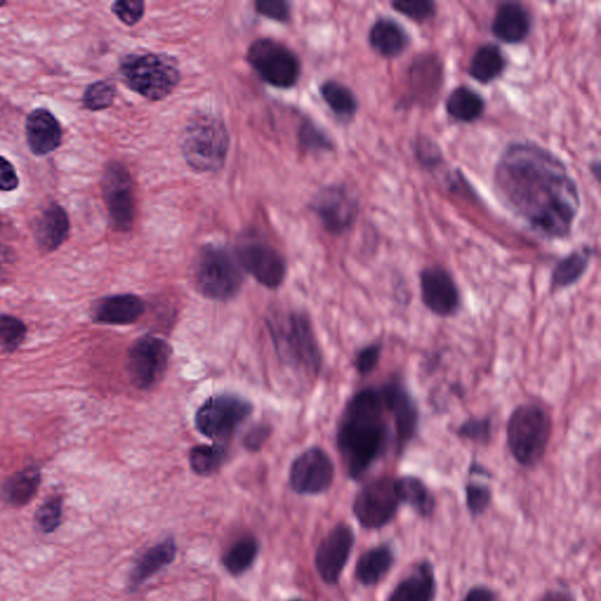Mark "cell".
Returning a JSON list of instances; mask_svg holds the SVG:
<instances>
[{
    "instance_id": "cell-21",
    "label": "cell",
    "mask_w": 601,
    "mask_h": 601,
    "mask_svg": "<svg viewBox=\"0 0 601 601\" xmlns=\"http://www.w3.org/2000/svg\"><path fill=\"white\" fill-rule=\"evenodd\" d=\"M25 130L27 145L37 157H44L62 145L63 128L45 108H37L27 116Z\"/></svg>"
},
{
    "instance_id": "cell-18",
    "label": "cell",
    "mask_w": 601,
    "mask_h": 601,
    "mask_svg": "<svg viewBox=\"0 0 601 601\" xmlns=\"http://www.w3.org/2000/svg\"><path fill=\"white\" fill-rule=\"evenodd\" d=\"M421 295L424 306L432 314L449 317L461 308V294L449 270L441 266H431L420 274Z\"/></svg>"
},
{
    "instance_id": "cell-36",
    "label": "cell",
    "mask_w": 601,
    "mask_h": 601,
    "mask_svg": "<svg viewBox=\"0 0 601 601\" xmlns=\"http://www.w3.org/2000/svg\"><path fill=\"white\" fill-rule=\"evenodd\" d=\"M27 328L18 317L0 314V348L13 353L26 339Z\"/></svg>"
},
{
    "instance_id": "cell-23",
    "label": "cell",
    "mask_w": 601,
    "mask_h": 601,
    "mask_svg": "<svg viewBox=\"0 0 601 601\" xmlns=\"http://www.w3.org/2000/svg\"><path fill=\"white\" fill-rule=\"evenodd\" d=\"M32 229L40 251L51 253L69 238L70 219L62 206L51 204L37 216Z\"/></svg>"
},
{
    "instance_id": "cell-53",
    "label": "cell",
    "mask_w": 601,
    "mask_h": 601,
    "mask_svg": "<svg viewBox=\"0 0 601 601\" xmlns=\"http://www.w3.org/2000/svg\"><path fill=\"white\" fill-rule=\"evenodd\" d=\"M4 278H5V273H4V270L2 268V265H0V283L3 282Z\"/></svg>"
},
{
    "instance_id": "cell-19",
    "label": "cell",
    "mask_w": 601,
    "mask_h": 601,
    "mask_svg": "<svg viewBox=\"0 0 601 601\" xmlns=\"http://www.w3.org/2000/svg\"><path fill=\"white\" fill-rule=\"evenodd\" d=\"M444 84V66L434 53H423L408 70L407 104L430 105L440 96Z\"/></svg>"
},
{
    "instance_id": "cell-16",
    "label": "cell",
    "mask_w": 601,
    "mask_h": 601,
    "mask_svg": "<svg viewBox=\"0 0 601 601\" xmlns=\"http://www.w3.org/2000/svg\"><path fill=\"white\" fill-rule=\"evenodd\" d=\"M354 545L355 533L348 524H337L324 537L315 553V567L324 583L339 584Z\"/></svg>"
},
{
    "instance_id": "cell-40",
    "label": "cell",
    "mask_w": 601,
    "mask_h": 601,
    "mask_svg": "<svg viewBox=\"0 0 601 601\" xmlns=\"http://www.w3.org/2000/svg\"><path fill=\"white\" fill-rule=\"evenodd\" d=\"M414 153L417 161L430 171H435L443 164V152L440 145L427 135H421L415 139Z\"/></svg>"
},
{
    "instance_id": "cell-49",
    "label": "cell",
    "mask_w": 601,
    "mask_h": 601,
    "mask_svg": "<svg viewBox=\"0 0 601 601\" xmlns=\"http://www.w3.org/2000/svg\"><path fill=\"white\" fill-rule=\"evenodd\" d=\"M496 593L488 586L478 585L472 587L465 596L464 601H496Z\"/></svg>"
},
{
    "instance_id": "cell-5",
    "label": "cell",
    "mask_w": 601,
    "mask_h": 601,
    "mask_svg": "<svg viewBox=\"0 0 601 601\" xmlns=\"http://www.w3.org/2000/svg\"><path fill=\"white\" fill-rule=\"evenodd\" d=\"M182 153L195 171L216 172L224 166L229 137L224 123L211 116L189 121L182 134Z\"/></svg>"
},
{
    "instance_id": "cell-45",
    "label": "cell",
    "mask_w": 601,
    "mask_h": 601,
    "mask_svg": "<svg viewBox=\"0 0 601 601\" xmlns=\"http://www.w3.org/2000/svg\"><path fill=\"white\" fill-rule=\"evenodd\" d=\"M112 11L121 22L128 26H133L143 18L145 13V4L140 0H130V2H117L112 5Z\"/></svg>"
},
{
    "instance_id": "cell-4",
    "label": "cell",
    "mask_w": 601,
    "mask_h": 601,
    "mask_svg": "<svg viewBox=\"0 0 601 601\" xmlns=\"http://www.w3.org/2000/svg\"><path fill=\"white\" fill-rule=\"evenodd\" d=\"M552 420L536 403L519 405L509 418L506 440L513 458L525 468L542 461L551 440Z\"/></svg>"
},
{
    "instance_id": "cell-33",
    "label": "cell",
    "mask_w": 601,
    "mask_h": 601,
    "mask_svg": "<svg viewBox=\"0 0 601 601\" xmlns=\"http://www.w3.org/2000/svg\"><path fill=\"white\" fill-rule=\"evenodd\" d=\"M321 94L337 118L349 121L359 111V99L348 86L336 80H328L321 86Z\"/></svg>"
},
{
    "instance_id": "cell-13",
    "label": "cell",
    "mask_w": 601,
    "mask_h": 601,
    "mask_svg": "<svg viewBox=\"0 0 601 601\" xmlns=\"http://www.w3.org/2000/svg\"><path fill=\"white\" fill-rule=\"evenodd\" d=\"M334 478L332 458L321 448H310L293 462L289 484L296 494L320 495L332 488Z\"/></svg>"
},
{
    "instance_id": "cell-37",
    "label": "cell",
    "mask_w": 601,
    "mask_h": 601,
    "mask_svg": "<svg viewBox=\"0 0 601 601\" xmlns=\"http://www.w3.org/2000/svg\"><path fill=\"white\" fill-rule=\"evenodd\" d=\"M64 499L62 496L54 495L47 498L36 512L35 523L37 529L42 533H52L59 528L63 519Z\"/></svg>"
},
{
    "instance_id": "cell-30",
    "label": "cell",
    "mask_w": 601,
    "mask_h": 601,
    "mask_svg": "<svg viewBox=\"0 0 601 601\" xmlns=\"http://www.w3.org/2000/svg\"><path fill=\"white\" fill-rule=\"evenodd\" d=\"M40 483L42 474L39 468L27 467L6 479L2 488V499L13 508H22L36 497Z\"/></svg>"
},
{
    "instance_id": "cell-12",
    "label": "cell",
    "mask_w": 601,
    "mask_h": 601,
    "mask_svg": "<svg viewBox=\"0 0 601 601\" xmlns=\"http://www.w3.org/2000/svg\"><path fill=\"white\" fill-rule=\"evenodd\" d=\"M313 208L327 232L342 235L359 218L360 200L347 186L332 185L316 195Z\"/></svg>"
},
{
    "instance_id": "cell-38",
    "label": "cell",
    "mask_w": 601,
    "mask_h": 601,
    "mask_svg": "<svg viewBox=\"0 0 601 601\" xmlns=\"http://www.w3.org/2000/svg\"><path fill=\"white\" fill-rule=\"evenodd\" d=\"M117 87L110 80H100L87 87L83 103L87 110L103 111L113 105L116 99Z\"/></svg>"
},
{
    "instance_id": "cell-26",
    "label": "cell",
    "mask_w": 601,
    "mask_h": 601,
    "mask_svg": "<svg viewBox=\"0 0 601 601\" xmlns=\"http://www.w3.org/2000/svg\"><path fill=\"white\" fill-rule=\"evenodd\" d=\"M178 546L173 537H168L155 544L138 557L131 571L130 589L133 591L157 575L165 567L171 565L177 557Z\"/></svg>"
},
{
    "instance_id": "cell-8",
    "label": "cell",
    "mask_w": 601,
    "mask_h": 601,
    "mask_svg": "<svg viewBox=\"0 0 601 601\" xmlns=\"http://www.w3.org/2000/svg\"><path fill=\"white\" fill-rule=\"evenodd\" d=\"M253 413V405L239 395L209 397L195 414V427L213 441H226Z\"/></svg>"
},
{
    "instance_id": "cell-3",
    "label": "cell",
    "mask_w": 601,
    "mask_h": 601,
    "mask_svg": "<svg viewBox=\"0 0 601 601\" xmlns=\"http://www.w3.org/2000/svg\"><path fill=\"white\" fill-rule=\"evenodd\" d=\"M267 326L281 361L307 375L320 373L321 350L312 322L306 314L290 312L272 315Z\"/></svg>"
},
{
    "instance_id": "cell-39",
    "label": "cell",
    "mask_w": 601,
    "mask_h": 601,
    "mask_svg": "<svg viewBox=\"0 0 601 601\" xmlns=\"http://www.w3.org/2000/svg\"><path fill=\"white\" fill-rule=\"evenodd\" d=\"M391 8L418 24L427 23L437 15L434 0H394Z\"/></svg>"
},
{
    "instance_id": "cell-42",
    "label": "cell",
    "mask_w": 601,
    "mask_h": 601,
    "mask_svg": "<svg viewBox=\"0 0 601 601\" xmlns=\"http://www.w3.org/2000/svg\"><path fill=\"white\" fill-rule=\"evenodd\" d=\"M458 435L471 442L486 444L492 436L491 418H469L458 429Z\"/></svg>"
},
{
    "instance_id": "cell-44",
    "label": "cell",
    "mask_w": 601,
    "mask_h": 601,
    "mask_svg": "<svg viewBox=\"0 0 601 601\" xmlns=\"http://www.w3.org/2000/svg\"><path fill=\"white\" fill-rule=\"evenodd\" d=\"M382 350L383 344L380 342L371 343L369 346L362 348L357 353L355 359L357 373L361 376L369 375L377 367L378 362H380Z\"/></svg>"
},
{
    "instance_id": "cell-50",
    "label": "cell",
    "mask_w": 601,
    "mask_h": 601,
    "mask_svg": "<svg viewBox=\"0 0 601 601\" xmlns=\"http://www.w3.org/2000/svg\"><path fill=\"white\" fill-rule=\"evenodd\" d=\"M540 601H576V598L569 591L552 590L546 592Z\"/></svg>"
},
{
    "instance_id": "cell-2",
    "label": "cell",
    "mask_w": 601,
    "mask_h": 601,
    "mask_svg": "<svg viewBox=\"0 0 601 601\" xmlns=\"http://www.w3.org/2000/svg\"><path fill=\"white\" fill-rule=\"evenodd\" d=\"M387 414L381 390L374 387L356 393L344 409L336 441L344 469L353 481H360L387 451Z\"/></svg>"
},
{
    "instance_id": "cell-20",
    "label": "cell",
    "mask_w": 601,
    "mask_h": 601,
    "mask_svg": "<svg viewBox=\"0 0 601 601\" xmlns=\"http://www.w3.org/2000/svg\"><path fill=\"white\" fill-rule=\"evenodd\" d=\"M533 17L529 8L519 2H503L498 5L491 23V33L499 42L522 44L530 36Z\"/></svg>"
},
{
    "instance_id": "cell-6",
    "label": "cell",
    "mask_w": 601,
    "mask_h": 601,
    "mask_svg": "<svg viewBox=\"0 0 601 601\" xmlns=\"http://www.w3.org/2000/svg\"><path fill=\"white\" fill-rule=\"evenodd\" d=\"M120 72L131 90L152 101L170 96L180 81V72L175 60L164 54L127 56L121 62Z\"/></svg>"
},
{
    "instance_id": "cell-11",
    "label": "cell",
    "mask_w": 601,
    "mask_h": 601,
    "mask_svg": "<svg viewBox=\"0 0 601 601\" xmlns=\"http://www.w3.org/2000/svg\"><path fill=\"white\" fill-rule=\"evenodd\" d=\"M400 505L395 478L380 477L364 484L357 492L353 512L363 528L382 529L394 521Z\"/></svg>"
},
{
    "instance_id": "cell-7",
    "label": "cell",
    "mask_w": 601,
    "mask_h": 601,
    "mask_svg": "<svg viewBox=\"0 0 601 601\" xmlns=\"http://www.w3.org/2000/svg\"><path fill=\"white\" fill-rule=\"evenodd\" d=\"M195 282L200 294L209 300H232L242 287L240 262L225 247L208 245L201 249Z\"/></svg>"
},
{
    "instance_id": "cell-54",
    "label": "cell",
    "mask_w": 601,
    "mask_h": 601,
    "mask_svg": "<svg viewBox=\"0 0 601 601\" xmlns=\"http://www.w3.org/2000/svg\"><path fill=\"white\" fill-rule=\"evenodd\" d=\"M5 4V2H0V8H2V6H4Z\"/></svg>"
},
{
    "instance_id": "cell-46",
    "label": "cell",
    "mask_w": 601,
    "mask_h": 601,
    "mask_svg": "<svg viewBox=\"0 0 601 601\" xmlns=\"http://www.w3.org/2000/svg\"><path fill=\"white\" fill-rule=\"evenodd\" d=\"M255 6L262 16L279 20V22H287L289 19V5L283 0H258Z\"/></svg>"
},
{
    "instance_id": "cell-47",
    "label": "cell",
    "mask_w": 601,
    "mask_h": 601,
    "mask_svg": "<svg viewBox=\"0 0 601 601\" xmlns=\"http://www.w3.org/2000/svg\"><path fill=\"white\" fill-rule=\"evenodd\" d=\"M272 434V428L268 424H258L252 430H249L243 438V445L249 451H259L266 444Z\"/></svg>"
},
{
    "instance_id": "cell-9",
    "label": "cell",
    "mask_w": 601,
    "mask_h": 601,
    "mask_svg": "<svg viewBox=\"0 0 601 601\" xmlns=\"http://www.w3.org/2000/svg\"><path fill=\"white\" fill-rule=\"evenodd\" d=\"M248 62L266 83L280 89L294 86L300 77V62L287 46L273 39H258L248 50Z\"/></svg>"
},
{
    "instance_id": "cell-41",
    "label": "cell",
    "mask_w": 601,
    "mask_h": 601,
    "mask_svg": "<svg viewBox=\"0 0 601 601\" xmlns=\"http://www.w3.org/2000/svg\"><path fill=\"white\" fill-rule=\"evenodd\" d=\"M491 501L492 494L488 485L470 482L465 486V502L472 517L483 515Z\"/></svg>"
},
{
    "instance_id": "cell-28",
    "label": "cell",
    "mask_w": 601,
    "mask_h": 601,
    "mask_svg": "<svg viewBox=\"0 0 601 601\" xmlns=\"http://www.w3.org/2000/svg\"><path fill=\"white\" fill-rule=\"evenodd\" d=\"M508 66L504 53L497 44L485 43L478 47L469 64V76L483 85L494 83Z\"/></svg>"
},
{
    "instance_id": "cell-17",
    "label": "cell",
    "mask_w": 601,
    "mask_h": 601,
    "mask_svg": "<svg viewBox=\"0 0 601 601\" xmlns=\"http://www.w3.org/2000/svg\"><path fill=\"white\" fill-rule=\"evenodd\" d=\"M388 414L393 416L398 447L403 448L416 435L420 410L401 377L393 376L380 388Z\"/></svg>"
},
{
    "instance_id": "cell-35",
    "label": "cell",
    "mask_w": 601,
    "mask_h": 601,
    "mask_svg": "<svg viewBox=\"0 0 601 601\" xmlns=\"http://www.w3.org/2000/svg\"><path fill=\"white\" fill-rule=\"evenodd\" d=\"M228 458V450L221 444L198 445L189 454V464L199 476H211L218 472Z\"/></svg>"
},
{
    "instance_id": "cell-31",
    "label": "cell",
    "mask_w": 601,
    "mask_h": 601,
    "mask_svg": "<svg viewBox=\"0 0 601 601\" xmlns=\"http://www.w3.org/2000/svg\"><path fill=\"white\" fill-rule=\"evenodd\" d=\"M395 488L401 504L410 506L422 518L432 516L436 508L435 497L420 478L415 476L395 478Z\"/></svg>"
},
{
    "instance_id": "cell-34",
    "label": "cell",
    "mask_w": 601,
    "mask_h": 601,
    "mask_svg": "<svg viewBox=\"0 0 601 601\" xmlns=\"http://www.w3.org/2000/svg\"><path fill=\"white\" fill-rule=\"evenodd\" d=\"M260 545L254 536H243L222 557V565L232 576H241L251 569L258 557Z\"/></svg>"
},
{
    "instance_id": "cell-29",
    "label": "cell",
    "mask_w": 601,
    "mask_h": 601,
    "mask_svg": "<svg viewBox=\"0 0 601 601\" xmlns=\"http://www.w3.org/2000/svg\"><path fill=\"white\" fill-rule=\"evenodd\" d=\"M485 99L469 86L461 85L452 90L445 100V111L458 123L472 124L483 117Z\"/></svg>"
},
{
    "instance_id": "cell-55",
    "label": "cell",
    "mask_w": 601,
    "mask_h": 601,
    "mask_svg": "<svg viewBox=\"0 0 601 601\" xmlns=\"http://www.w3.org/2000/svg\"><path fill=\"white\" fill-rule=\"evenodd\" d=\"M289 601H305V600H301V599H293V600H289Z\"/></svg>"
},
{
    "instance_id": "cell-24",
    "label": "cell",
    "mask_w": 601,
    "mask_h": 601,
    "mask_svg": "<svg viewBox=\"0 0 601 601\" xmlns=\"http://www.w3.org/2000/svg\"><path fill=\"white\" fill-rule=\"evenodd\" d=\"M145 302L138 295L119 294L101 299L93 308V320L110 326L137 322L145 313Z\"/></svg>"
},
{
    "instance_id": "cell-32",
    "label": "cell",
    "mask_w": 601,
    "mask_h": 601,
    "mask_svg": "<svg viewBox=\"0 0 601 601\" xmlns=\"http://www.w3.org/2000/svg\"><path fill=\"white\" fill-rule=\"evenodd\" d=\"M593 258V248L582 246L560 260L552 272L551 286L555 289L575 285L589 270Z\"/></svg>"
},
{
    "instance_id": "cell-51",
    "label": "cell",
    "mask_w": 601,
    "mask_h": 601,
    "mask_svg": "<svg viewBox=\"0 0 601 601\" xmlns=\"http://www.w3.org/2000/svg\"><path fill=\"white\" fill-rule=\"evenodd\" d=\"M590 171L594 175V179L599 181L600 180V162L598 160L592 161V164L590 166Z\"/></svg>"
},
{
    "instance_id": "cell-22",
    "label": "cell",
    "mask_w": 601,
    "mask_h": 601,
    "mask_svg": "<svg viewBox=\"0 0 601 601\" xmlns=\"http://www.w3.org/2000/svg\"><path fill=\"white\" fill-rule=\"evenodd\" d=\"M368 42L378 56L394 59L409 49L411 36L395 18L380 17L370 26Z\"/></svg>"
},
{
    "instance_id": "cell-48",
    "label": "cell",
    "mask_w": 601,
    "mask_h": 601,
    "mask_svg": "<svg viewBox=\"0 0 601 601\" xmlns=\"http://www.w3.org/2000/svg\"><path fill=\"white\" fill-rule=\"evenodd\" d=\"M19 186V178L15 166L0 155V192L16 191Z\"/></svg>"
},
{
    "instance_id": "cell-1",
    "label": "cell",
    "mask_w": 601,
    "mask_h": 601,
    "mask_svg": "<svg viewBox=\"0 0 601 601\" xmlns=\"http://www.w3.org/2000/svg\"><path fill=\"white\" fill-rule=\"evenodd\" d=\"M494 188L502 205L532 232L548 240L569 238L582 197L558 154L533 141H513L496 162Z\"/></svg>"
},
{
    "instance_id": "cell-25",
    "label": "cell",
    "mask_w": 601,
    "mask_h": 601,
    "mask_svg": "<svg viewBox=\"0 0 601 601\" xmlns=\"http://www.w3.org/2000/svg\"><path fill=\"white\" fill-rule=\"evenodd\" d=\"M436 594L435 567L429 560H423L398 583L388 601H434Z\"/></svg>"
},
{
    "instance_id": "cell-52",
    "label": "cell",
    "mask_w": 601,
    "mask_h": 601,
    "mask_svg": "<svg viewBox=\"0 0 601 601\" xmlns=\"http://www.w3.org/2000/svg\"><path fill=\"white\" fill-rule=\"evenodd\" d=\"M11 254L8 248L0 246V263L2 262H10Z\"/></svg>"
},
{
    "instance_id": "cell-43",
    "label": "cell",
    "mask_w": 601,
    "mask_h": 601,
    "mask_svg": "<svg viewBox=\"0 0 601 601\" xmlns=\"http://www.w3.org/2000/svg\"><path fill=\"white\" fill-rule=\"evenodd\" d=\"M300 144L307 151H332L334 147L328 135L309 121L301 127Z\"/></svg>"
},
{
    "instance_id": "cell-10",
    "label": "cell",
    "mask_w": 601,
    "mask_h": 601,
    "mask_svg": "<svg viewBox=\"0 0 601 601\" xmlns=\"http://www.w3.org/2000/svg\"><path fill=\"white\" fill-rule=\"evenodd\" d=\"M172 356L170 343L154 335L135 341L127 355V374L135 388L148 390L164 377Z\"/></svg>"
},
{
    "instance_id": "cell-27",
    "label": "cell",
    "mask_w": 601,
    "mask_h": 601,
    "mask_svg": "<svg viewBox=\"0 0 601 601\" xmlns=\"http://www.w3.org/2000/svg\"><path fill=\"white\" fill-rule=\"evenodd\" d=\"M395 562V551L389 544L375 546L357 560L355 578L363 586H375L388 576Z\"/></svg>"
},
{
    "instance_id": "cell-15",
    "label": "cell",
    "mask_w": 601,
    "mask_h": 601,
    "mask_svg": "<svg viewBox=\"0 0 601 601\" xmlns=\"http://www.w3.org/2000/svg\"><path fill=\"white\" fill-rule=\"evenodd\" d=\"M240 265L262 286L278 288L286 279L287 266L283 256L261 239L242 241L238 247Z\"/></svg>"
},
{
    "instance_id": "cell-14",
    "label": "cell",
    "mask_w": 601,
    "mask_h": 601,
    "mask_svg": "<svg viewBox=\"0 0 601 601\" xmlns=\"http://www.w3.org/2000/svg\"><path fill=\"white\" fill-rule=\"evenodd\" d=\"M103 195L112 224L118 231H130L135 219L132 179L126 167L112 162L103 177Z\"/></svg>"
}]
</instances>
